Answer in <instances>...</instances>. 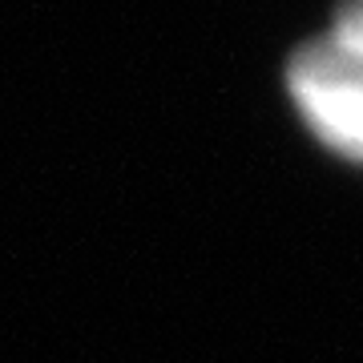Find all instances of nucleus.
Returning a JSON list of instances; mask_svg holds the SVG:
<instances>
[{"label": "nucleus", "mask_w": 363, "mask_h": 363, "mask_svg": "<svg viewBox=\"0 0 363 363\" xmlns=\"http://www.w3.org/2000/svg\"><path fill=\"white\" fill-rule=\"evenodd\" d=\"M331 37H335L339 45H347L351 52H359L363 57V0H339Z\"/></svg>", "instance_id": "f03ea898"}, {"label": "nucleus", "mask_w": 363, "mask_h": 363, "mask_svg": "<svg viewBox=\"0 0 363 363\" xmlns=\"http://www.w3.org/2000/svg\"><path fill=\"white\" fill-rule=\"evenodd\" d=\"M286 89L307 130L335 154L363 162V57L331 33L298 45L286 61Z\"/></svg>", "instance_id": "f257e3e1"}]
</instances>
